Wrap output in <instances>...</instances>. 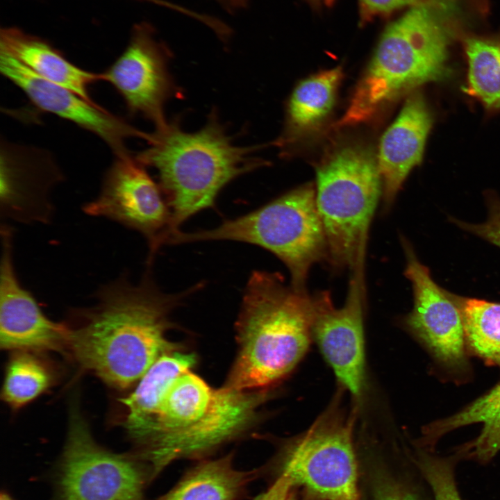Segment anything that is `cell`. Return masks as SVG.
<instances>
[{"instance_id":"obj_3","label":"cell","mask_w":500,"mask_h":500,"mask_svg":"<svg viewBox=\"0 0 500 500\" xmlns=\"http://www.w3.org/2000/svg\"><path fill=\"white\" fill-rule=\"evenodd\" d=\"M270 394L215 389L189 370L169 388L137 455L153 478L172 461L199 456L240 434Z\"/></svg>"},{"instance_id":"obj_32","label":"cell","mask_w":500,"mask_h":500,"mask_svg":"<svg viewBox=\"0 0 500 500\" xmlns=\"http://www.w3.org/2000/svg\"><path fill=\"white\" fill-rule=\"evenodd\" d=\"M142 1L156 3L159 6H165L167 8H169L171 6V3L168 2L167 1H165V0H142Z\"/></svg>"},{"instance_id":"obj_25","label":"cell","mask_w":500,"mask_h":500,"mask_svg":"<svg viewBox=\"0 0 500 500\" xmlns=\"http://www.w3.org/2000/svg\"><path fill=\"white\" fill-rule=\"evenodd\" d=\"M468 91L489 108H500V47L471 38L465 42Z\"/></svg>"},{"instance_id":"obj_30","label":"cell","mask_w":500,"mask_h":500,"mask_svg":"<svg viewBox=\"0 0 500 500\" xmlns=\"http://www.w3.org/2000/svg\"><path fill=\"white\" fill-rule=\"evenodd\" d=\"M375 500H421L416 494L397 483H387L376 492Z\"/></svg>"},{"instance_id":"obj_16","label":"cell","mask_w":500,"mask_h":500,"mask_svg":"<svg viewBox=\"0 0 500 500\" xmlns=\"http://www.w3.org/2000/svg\"><path fill=\"white\" fill-rule=\"evenodd\" d=\"M62 178L61 172L44 151L2 143L1 218L25 224L49 223L54 213L50 192Z\"/></svg>"},{"instance_id":"obj_20","label":"cell","mask_w":500,"mask_h":500,"mask_svg":"<svg viewBox=\"0 0 500 500\" xmlns=\"http://www.w3.org/2000/svg\"><path fill=\"white\" fill-rule=\"evenodd\" d=\"M194 353L176 350L161 356L139 380L135 390L121 399L126 408L124 426L139 444L147 436L160 403L170 385L196 363Z\"/></svg>"},{"instance_id":"obj_26","label":"cell","mask_w":500,"mask_h":500,"mask_svg":"<svg viewBox=\"0 0 500 500\" xmlns=\"http://www.w3.org/2000/svg\"><path fill=\"white\" fill-rule=\"evenodd\" d=\"M460 460L453 456L441 457L429 451H421L416 456V463L428 482L434 500H462L455 479V465Z\"/></svg>"},{"instance_id":"obj_12","label":"cell","mask_w":500,"mask_h":500,"mask_svg":"<svg viewBox=\"0 0 500 500\" xmlns=\"http://www.w3.org/2000/svg\"><path fill=\"white\" fill-rule=\"evenodd\" d=\"M365 259L354 268L344 305L337 308L330 293L313 295V339L332 368L339 387L358 405L365 387V349L363 330Z\"/></svg>"},{"instance_id":"obj_14","label":"cell","mask_w":500,"mask_h":500,"mask_svg":"<svg viewBox=\"0 0 500 500\" xmlns=\"http://www.w3.org/2000/svg\"><path fill=\"white\" fill-rule=\"evenodd\" d=\"M0 260V345L10 351H67L69 326L48 318L23 287L13 260V231L2 223Z\"/></svg>"},{"instance_id":"obj_35","label":"cell","mask_w":500,"mask_h":500,"mask_svg":"<svg viewBox=\"0 0 500 500\" xmlns=\"http://www.w3.org/2000/svg\"><path fill=\"white\" fill-rule=\"evenodd\" d=\"M217 2L220 3L224 6H227L228 8H231L230 3L228 0H215Z\"/></svg>"},{"instance_id":"obj_18","label":"cell","mask_w":500,"mask_h":500,"mask_svg":"<svg viewBox=\"0 0 500 500\" xmlns=\"http://www.w3.org/2000/svg\"><path fill=\"white\" fill-rule=\"evenodd\" d=\"M0 51L9 54L45 80L96 103L90 97L89 89L94 83L103 81L102 73H94L75 65L44 39L18 28H2Z\"/></svg>"},{"instance_id":"obj_34","label":"cell","mask_w":500,"mask_h":500,"mask_svg":"<svg viewBox=\"0 0 500 500\" xmlns=\"http://www.w3.org/2000/svg\"><path fill=\"white\" fill-rule=\"evenodd\" d=\"M0 500H13V499L6 492H2L1 494Z\"/></svg>"},{"instance_id":"obj_5","label":"cell","mask_w":500,"mask_h":500,"mask_svg":"<svg viewBox=\"0 0 500 500\" xmlns=\"http://www.w3.org/2000/svg\"><path fill=\"white\" fill-rule=\"evenodd\" d=\"M435 6L420 2L385 28L337 127L365 122L419 86L446 78L450 35Z\"/></svg>"},{"instance_id":"obj_13","label":"cell","mask_w":500,"mask_h":500,"mask_svg":"<svg viewBox=\"0 0 500 500\" xmlns=\"http://www.w3.org/2000/svg\"><path fill=\"white\" fill-rule=\"evenodd\" d=\"M167 56L150 26L139 24L123 53L102 73L103 81L115 88L128 111L151 120L156 128L167 122L163 108L174 92Z\"/></svg>"},{"instance_id":"obj_31","label":"cell","mask_w":500,"mask_h":500,"mask_svg":"<svg viewBox=\"0 0 500 500\" xmlns=\"http://www.w3.org/2000/svg\"><path fill=\"white\" fill-rule=\"evenodd\" d=\"M231 7L241 8L245 7L247 0H228Z\"/></svg>"},{"instance_id":"obj_4","label":"cell","mask_w":500,"mask_h":500,"mask_svg":"<svg viewBox=\"0 0 500 500\" xmlns=\"http://www.w3.org/2000/svg\"><path fill=\"white\" fill-rule=\"evenodd\" d=\"M145 141L147 147L135 157L158 172L171 211L169 235L192 215L212 207L235 178L265 164L253 156L257 147L234 145L213 118L195 133L167 122L148 133Z\"/></svg>"},{"instance_id":"obj_19","label":"cell","mask_w":500,"mask_h":500,"mask_svg":"<svg viewBox=\"0 0 500 500\" xmlns=\"http://www.w3.org/2000/svg\"><path fill=\"white\" fill-rule=\"evenodd\" d=\"M475 423L483 424L474 440L456 451L460 459L486 463L500 450V383L455 414L426 425L422 429L421 447L432 449L447 433Z\"/></svg>"},{"instance_id":"obj_8","label":"cell","mask_w":500,"mask_h":500,"mask_svg":"<svg viewBox=\"0 0 500 500\" xmlns=\"http://www.w3.org/2000/svg\"><path fill=\"white\" fill-rule=\"evenodd\" d=\"M339 387L327 408L291 440L281 461V476L321 500H358L353 429L358 406L347 412Z\"/></svg>"},{"instance_id":"obj_7","label":"cell","mask_w":500,"mask_h":500,"mask_svg":"<svg viewBox=\"0 0 500 500\" xmlns=\"http://www.w3.org/2000/svg\"><path fill=\"white\" fill-rule=\"evenodd\" d=\"M315 191L326 259L334 267L354 269L365 258L369 226L382 194L377 157L360 144L336 149L316 167Z\"/></svg>"},{"instance_id":"obj_1","label":"cell","mask_w":500,"mask_h":500,"mask_svg":"<svg viewBox=\"0 0 500 500\" xmlns=\"http://www.w3.org/2000/svg\"><path fill=\"white\" fill-rule=\"evenodd\" d=\"M198 288L168 294L147 273L136 283L127 272L122 274L101 285L94 303L80 311L79 324L69 327L67 351L106 383L126 389L161 356L178 349L165 336L171 326L169 314Z\"/></svg>"},{"instance_id":"obj_27","label":"cell","mask_w":500,"mask_h":500,"mask_svg":"<svg viewBox=\"0 0 500 500\" xmlns=\"http://www.w3.org/2000/svg\"><path fill=\"white\" fill-rule=\"evenodd\" d=\"M489 215L481 224H469L453 219L459 227L500 247V200L490 199Z\"/></svg>"},{"instance_id":"obj_29","label":"cell","mask_w":500,"mask_h":500,"mask_svg":"<svg viewBox=\"0 0 500 500\" xmlns=\"http://www.w3.org/2000/svg\"><path fill=\"white\" fill-rule=\"evenodd\" d=\"M292 486L283 476H280L276 482L265 492L254 500H296L292 492Z\"/></svg>"},{"instance_id":"obj_6","label":"cell","mask_w":500,"mask_h":500,"mask_svg":"<svg viewBox=\"0 0 500 500\" xmlns=\"http://www.w3.org/2000/svg\"><path fill=\"white\" fill-rule=\"evenodd\" d=\"M232 240L259 246L278 257L291 275V285L306 290L309 269L327 258V242L312 184L304 185L242 216L207 230L178 231L169 244Z\"/></svg>"},{"instance_id":"obj_11","label":"cell","mask_w":500,"mask_h":500,"mask_svg":"<svg viewBox=\"0 0 500 500\" xmlns=\"http://www.w3.org/2000/svg\"><path fill=\"white\" fill-rule=\"evenodd\" d=\"M406 277L413 290L414 306L404 322L409 331L447 371L465 374L469 368L463 320L455 295L432 279L410 244L402 238Z\"/></svg>"},{"instance_id":"obj_17","label":"cell","mask_w":500,"mask_h":500,"mask_svg":"<svg viewBox=\"0 0 500 500\" xmlns=\"http://www.w3.org/2000/svg\"><path fill=\"white\" fill-rule=\"evenodd\" d=\"M432 123L423 95L415 90L383 133L376 157L385 206L392 203L410 171L421 162Z\"/></svg>"},{"instance_id":"obj_15","label":"cell","mask_w":500,"mask_h":500,"mask_svg":"<svg viewBox=\"0 0 500 500\" xmlns=\"http://www.w3.org/2000/svg\"><path fill=\"white\" fill-rule=\"evenodd\" d=\"M0 71L18 87L39 110L72 122L103 140L115 156L128 153L125 147L129 138L145 140L147 133L128 124L120 117L92 103L64 87L36 74L24 64L0 51Z\"/></svg>"},{"instance_id":"obj_33","label":"cell","mask_w":500,"mask_h":500,"mask_svg":"<svg viewBox=\"0 0 500 500\" xmlns=\"http://www.w3.org/2000/svg\"><path fill=\"white\" fill-rule=\"evenodd\" d=\"M319 3H322L323 5L326 6H331L333 5L335 0H317Z\"/></svg>"},{"instance_id":"obj_21","label":"cell","mask_w":500,"mask_h":500,"mask_svg":"<svg viewBox=\"0 0 500 500\" xmlns=\"http://www.w3.org/2000/svg\"><path fill=\"white\" fill-rule=\"evenodd\" d=\"M343 77L340 67L313 74L297 85L288 104L285 133L277 144L283 147L317 127L333 108Z\"/></svg>"},{"instance_id":"obj_24","label":"cell","mask_w":500,"mask_h":500,"mask_svg":"<svg viewBox=\"0 0 500 500\" xmlns=\"http://www.w3.org/2000/svg\"><path fill=\"white\" fill-rule=\"evenodd\" d=\"M51 383L49 368L33 352L16 351L6 367L2 398L18 408L42 394Z\"/></svg>"},{"instance_id":"obj_22","label":"cell","mask_w":500,"mask_h":500,"mask_svg":"<svg viewBox=\"0 0 500 500\" xmlns=\"http://www.w3.org/2000/svg\"><path fill=\"white\" fill-rule=\"evenodd\" d=\"M233 456L204 462L157 500H236L253 477L233 465Z\"/></svg>"},{"instance_id":"obj_10","label":"cell","mask_w":500,"mask_h":500,"mask_svg":"<svg viewBox=\"0 0 500 500\" xmlns=\"http://www.w3.org/2000/svg\"><path fill=\"white\" fill-rule=\"evenodd\" d=\"M145 167L129 152L115 156L99 194L85 204L83 210L142 235L149 245V267L169 234L171 211L161 188Z\"/></svg>"},{"instance_id":"obj_23","label":"cell","mask_w":500,"mask_h":500,"mask_svg":"<svg viewBox=\"0 0 500 500\" xmlns=\"http://www.w3.org/2000/svg\"><path fill=\"white\" fill-rule=\"evenodd\" d=\"M467 347L490 365L500 367V303L455 296Z\"/></svg>"},{"instance_id":"obj_9","label":"cell","mask_w":500,"mask_h":500,"mask_svg":"<svg viewBox=\"0 0 500 500\" xmlns=\"http://www.w3.org/2000/svg\"><path fill=\"white\" fill-rule=\"evenodd\" d=\"M143 462L136 454L100 446L74 406L57 476L58 500H144L150 474Z\"/></svg>"},{"instance_id":"obj_2","label":"cell","mask_w":500,"mask_h":500,"mask_svg":"<svg viewBox=\"0 0 500 500\" xmlns=\"http://www.w3.org/2000/svg\"><path fill=\"white\" fill-rule=\"evenodd\" d=\"M313 295L276 272H253L237 322L238 352L224 386L271 390L308 352L313 339Z\"/></svg>"},{"instance_id":"obj_28","label":"cell","mask_w":500,"mask_h":500,"mask_svg":"<svg viewBox=\"0 0 500 500\" xmlns=\"http://www.w3.org/2000/svg\"><path fill=\"white\" fill-rule=\"evenodd\" d=\"M419 2V0H358L360 24L365 25L376 17L389 15L398 9Z\"/></svg>"}]
</instances>
